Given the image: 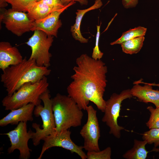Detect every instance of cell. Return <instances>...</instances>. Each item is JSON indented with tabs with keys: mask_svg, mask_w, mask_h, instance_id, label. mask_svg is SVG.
<instances>
[{
	"mask_svg": "<svg viewBox=\"0 0 159 159\" xmlns=\"http://www.w3.org/2000/svg\"><path fill=\"white\" fill-rule=\"evenodd\" d=\"M142 135L143 139L148 144H153L155 148L159 146V128L150 129Z\"/></svg>",
	"mask_w": 159,
	"mask_h": 159,
	"instance_id": "obj_23",
	"label": "cell"
},
{
	"mask_svg": "<svg viewBox=\"0 0 159 159\" xmlns=\"http://www.w3.org/2000/svg\"><path fill=\"white\" fill-rule=\"evenodd\" d=\"M140 79L135 81L130 89L132 96L140 102L153 104L156 108L159 107V90L153 88V86Z\"/></svg>",
	"mask_w": 159,
	"mask_h": 159,
	"instance_id": "obj_13",
	"label": "cell"
},
{
	"mask_svg": "<svg viewBox=\"0 0 159 159\" xmlns=\"http://www.w3.org/2000/svg\"><path fill=\"white\" fill-rule=\"evenodd\" d=\"M0 20L8 30L18 37L31 31L34 22L29 19L25 12L15 11L11 8L1 13Z\"/></svg>",
	"mask_w": 159,
	"mask_h": 159,
	"instance_id": "obj_11",
	"label": "cell"
},
{
	"mask_svg": "<svg viewBox=\"0 0 159 159\" xmlns=\"http://www.w3.org/2000/svg\"><path fill=\"white\" fill-rule=\"evenodd\" d=\"M62 3L65 6L67 5L72 1H77L81 5H86L88 4L87 0H60Z\"/></svg>",
	"mask_w": 159,
	"mask_h": 159,
	"instance_id": "obj_28",
	"label": "cell"
},
{
	"mask_svg": "<svg viewBox=\"0 0 159 159\" xmlns=\"http://www.w3.org/2000/svg\"><path fill=\"white\" fill-rule=\"evenodd\" d=\"M76 63L71 77L72 81L67 88L68 95L81 110H86L91 101L104 112L106 101L103 96L107 82L105 63L85 54L77 57Z\"/></svg>",
	"mask_w": 159,
	"mask_h": 159,
	"instance_id": "obj_1",
	"label": "cell"
},
{
	"mask_svg": "<svg viewBox=\"0 0 159 159\" xmlns=\"http://www.w3.org/2000/svg\"><path fill=\"white\" fill-rule=\"evenodd\" d=\"M147 109L150 113L148 121L146 123V126L150 129L159 128V107L154 108L149 106Z\"/></svg>",
	"mask_w": 159,
	"mask_h": 159,
	"instance_id": "obj_22",
	"label": "cell"
},
{
	"mask_svg": "<svg viewBox=\"0 0 159 159\" xmlns=\"http://www.w3.org/2000/svg\"><path fill=\"white\" fill-rule=\"evenodd\" d=\"M51 70L37 66L34 59H27L11 65L3 71L1 81L6 89L7 95H11L26 83L37 82L49 75Z\"/></svg>",
	"mask_w": 159,
	"mask_h": 159,
	"instance_id": "obj_2",
	"label": "cell"
},
{
	"mask_svg": "<svg viewBox=\"0 0 159 159\" xmlns=\"http://www.w3.org/2000/svg\"><path fill=\"white\" fill-rule=\"evenodd\" d=\"M122 4L126 9L135 7L138 4V0H122Z\"/></svg>",
	"mask_w": 159,
	"mask_h": 159,
	"instance_id": "obj_27",
	"label": "cell"
},
{
	"mask_svg": "<svg viewBox=\"0 0 159 159\" xmlns=\"http://www.w3.org/2000/svg\"><path fill=\"white\" fill-rule=\"evenodd\" d=\"M54 36L48 35L40 30L34 31L26 43L30 47L32 53L29 58L34 59L37 65L48 68L50 66L52 54L49 49L53 41Z\"/></svg>",
	"mask_w": 159,
	"mask_h": 159,
	"instance_id": "obj_7",
	"label": "cell"
},
{
	"mask_svg": "<svg viewBox=\"0 0 159 159\" xmlns=\"http://www.w3.org/2000/svg\"><path fill=\"white\" fill-rule=\"evenodd\" d=\"M103 5L101 0H96L94 4L89 8L84 9H77L76 12V17L75 23L72 26L70 31L74 39L82 43L88 42V39L82 36L80 31V26L82 19L85 14L92 10L98 9Z\"/></svg>",
	"mask_w": 159,
	"mask_h": 159,
	"instance_id": "obj_16",
	"label": "cell"
},
{
	"mask_svg": "<svg viewBox=\"0 0 159 159\" xmlns=\"http://www.w3.org/2000/svg\"><path fill=\"white\" fill-rule=\"evenodd\" d=\"M23 59L17 47L8 42H0V69L2 71L11 65L21 62Z\"/></svg>",
	"mask_w": 159,
	"mask_h": 159,
	"instance_id": "obj_15",
	"label": "cell"
},
{
	"mask_svg": "<svg viewBox=\"0 0 159 159\" xmlns=\"http://www.w3.org/2000/svg\"><path fill=\"white\" fill-rule=\"evenodd\" d=\"M52 101L56 132L81 125L83 113L71 98L68 95L57 93L52 98Z\"/></svg>",
	"mask_w": 159,
	"mask_h": 159,
	"instance_id": "obj_3",
	"label": "cell"
},
{
	"mask_svg": "<svg viewBox=\"0 0 159 159\" xmlns=\"http://www.w3.org/2000/svg\"><path fill=\"white\" fill-rule=\"evenodd\" d=\"M36 0L37 1H40L41 0Z\"/></svg>",
	"mask_w": 159,
	"mask_h": 159,
	"instance_id": "obj_30",
	"label": "cell"
},
{
	"mask_svg": "<svg viewBox=\"0 0 159 159\" xmlns=\"http://www.w3.org/2000/svg\"><path fill=\"white\" fill-rule=\"evenodd\" d=\"M85 110L87 113V121L80 132L84 140L83 148L87 151H99L98 140L100 133L97 111L91 105L88 106Z\"/></svg>",
	"mask_w": 159,
	"mask_h": 159,
	"instance_id": "obj_10",
	"label": "cell"
},
{
	"mask_svg": "<svg viewBox=\"0 0 159 159\" xmlns=\"http://www.w3.org/2000/svg\"><path fill=\"white\" fill-rule=\"evenodd\" d=\"M147 29L144 27L139 26L130 29L123 32L121 37L113 42L110 44L114 45L121 44L122 43L138 37L144 36L146 33Z\"/></svg>",
	"mask_w": 159,
	"mask_h": 159,
	"instance_id": "obj_20",
	"label": "cell"
},
{
	"mask_svg": "<svg viewBox=\"0 0 159 159\" xmlns=\"http://www.w3.org/2000/svg\"><path fill=\"white\" fill-rule=\"evenodd\" d=\"M145 39L142 36L123 42L120 44L122 52L130 54L138 53L143 46Z\"/></svg>",
	"mask_w": 159,
	"mask_h": 159,
	"instance_id": "obj_19",
	"label": "cell"
},
{
	"mask_svg": "<svg viewBox=\"0 0 159 159\" xmlns=\"http://www.w3.org/2000/svg\"><path fill=\"white\" fill-rule=\"evenodd\" d=\"M71 132L69 130L60 132H55L53 133L44 137V141L40 154L37 158L41 159L44 153L49 148L53 147L62 148L69 150L72 153L77 154L82 159H87V155L83 151V146H78L72 140Z\"/></svg>",
	"mask_w": 159,
	"mask_h": 159,
	"instance_id": "obj_9",
	"label": "cell"
},
{
	"mask_svg": "<svg viewBox=\"0 0 159 159\" xmlns=\"http://www.w3.org/2000/svg\"><path fill=\"white\" fill-rule=\"evenodd\" d=\"M49 85L46 76L36 82L26 83L12 95L4 97L2 105L6 110L11 111L29 103L35 106L40 104V96L48 89Z\"/></svg>",
	"mask_w": 159,
	"mask_h": 159,
	"instance_id": "obj_4",
	"label": "cell"
},
{
	"mask_svg": "<svg viewBox=\"0 0 159 159\" xmlns=\"http://www.w3.org/2000/svg\"><path fill=\"white\" fill-rule=\"evenodd\" d=\"M50 93L48 89L40 96V99L44 105L40 104L36 106L34 110V115L36 117L40 116L43 122L41 129L40 125L36 123L32 124L33 128L36 131L34 132L32 139L35 146L38 145L44 137L56 132V124Z\"/></svg>",
	"mask_w": 159,
	"mask_h": 159,
	"instance_id": "obj_5",
	"label": "cell"
},
{
	"mask_svg": "<svg viewBox=\"0 0 159 159\" xmlns=\"http://www.w3.org/2000/svg\"><path fill=\"white\" fill-rule=\"evenodd\" d=\"M39 1L56 10L62 9L65 6L60 0H41Z\"/></svg>",
	"mask_w": 159,
	"mask_h": 159,
	"instance_id": "obj_26",
	"label": "cell"
},
{
	"mask_svg": "<svg viewBox=\"0 0 159 159\" xmlns=\"http://www.w3.org/2000/svg\"><path fill=\"white\" fill-rule=\"evenodd\" d=\"M101 24L97 26V32L95 38V45L93 49L92 57L96 59H101L103 55V53L100 50L99 47V42L100 35V29Z\"/></svg>",
	"mask_w": 159,
	"mask_h": 159,
	"instance_id": "obj_25",
	"label": "cell"
},
{
	"mask_svg": "<svg viewBox=\"0 0 159 159\" xmlns=\"http://www.w3.org/2000/svg\"><path fill=\"white\" fill-rule=\"evenodd\" d=\"M75 3V1H72L64 7L53 11L44 18L34 21L31 31L41 30L48 35L57 37L58 30L62 25L61 21L59 19L60 15Z\"/></svg>",
	"mask_w": 159,
	"mask_h": 159,
	"instance_id": "obj_12",
	"label": "cell"
},
{
	"mask_svg": "<svg viewBox=\"0 0 159 159\" xmlns=\"http://www.w3.org/2000/svg\"><path fill=\"white\" fill-rule=\"evenodd\" d=\"M26 123L21 122L14 129L1 134L7 135L9 139L11 146L8 149V153H11L15 150H18L20 159H29L32 151L28 147V142L30 139L33 138L34 132L31 129L27 131Z\"/></svg>",
	"mask_w": 159,
	"mask_h": 159,
	"instance_id": "obj_8",
	"label": "cell"
},
{
	"mask_svg": "<svg viewBox=\"0 0 159 159\" xmlns=\"http://www.w3.org/2000/svg\"><path fill=\"white\" fill-rule=\"evenodd\" d=\"M35 106L29 103L19 108L13 110L0 120V126L4 127L9 124L17 125L21 122L32 121Z\"/></svg>",
	"mask_w": 159,
	"mask_h": 159,
	"instance_id": "obj_14",
	"label": "cell"
},
{
	"mask_svg": "<svg viewBox=\"0 0 159 159\" xmlns=\"http://www.w3.org/2000/svg\"><path fill=\"white\" fill-rule=\"evenodd\" d=\"M111 149L108 147L102 151H87V159H110Z\"/></svg>",
	"mask_w": 159,
	"mask_h": 159,
	"instance_id": "obj_24",
	"label": "cell"
},
{
	"mask_svg": "<svg viewBox=\"0 0 159 159\" xmlns=\"http://www.w3.org/2000/svg\"><path fill=\"white\" fill-rule=\"evenodd\" d=\"M132 97L130 89H127L122 90L119 94L113 93L106 101L104 114L102 120L109 127V133L116 138H120L121 131L125 129L118 124L121 103L124 100Z\"/></svg>",
	"mask_w": 159,
	"mask_h": 159,
	"instance_id": "obj_6",
	"label": "cell"
},
{
	"mask_svg": "<svg viewBox=\"0 0 159 159\" xmlns=\"http://www.w3.org/2000/svg\"><path fill=\"white\" fill-rule=\"evenodd\" d=\"M10 4L11 9L17 11L27 12L29 8L36 0H2Z\"/></svg>",
	"mask_w": 159,
	"mask_h": 159,
	"instance_id": "obj_21",
	"label": "cell"
},
{
	"mask_svg": "<svg viewBox=\"0 0 159 159\" xmlns=\"http://www.w3.org/2000/svg\"><path fill=\"white\" fill-rule=\"evenodd\" d=\"M147 84L151 85L152 86H155L159 87V83L158 84H156V83H147Z\"/></svg>",
	"mask_w": 159,
	"mask_h": 159,
	"instance_id": "obj_29",
	"label": "cell"
},
{
	"mask_svg": "<svg viewBox=\"0 0 159 159\" xmlns=\"http://www.w3.org/2000/svg\"><path fill=\"white\" fill-rule=\"evenodd\" d=\"M55 10L40 1H36L29 8L27 14L29 19L34 21L44 18Z\"/></svg>",
	"mask_w": 159,
	"mask_h": 159,
	"instance_id": "obj_17",
	"label": "cell"
},
{
	"mask_svg": "<svg viewBox=\"0 0 159 159\" xmlns=\"http://www.w3.org/2000/svg\"><path fill=\"white\" fill-rule=\"evenodd\" d=\"M147 141L134 139L133 147L125 152L122 157L126 159H145L149 152L146 149Z\"/></svg>",
	"mask_w": 159,
	"mask_h": 159,
	"instance_id": "obj_18",
	"label": "cell"
}]
</instances>
